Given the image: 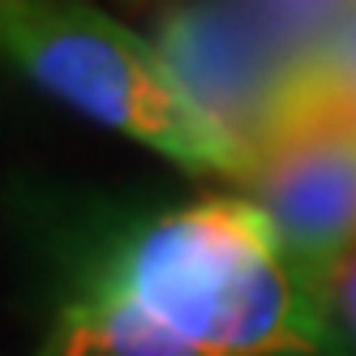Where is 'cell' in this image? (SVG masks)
I'll return each mask as SVG.
<instances>
[{
    "instance_id": "6da1fadb",
    "label": "cell",
    "mask_w": 356,
    "mask_h": 356,
    "mask_svg": "<svg viewBox=\"0 0 356 356\" xmlns=\"http://www.w3.org/2000/svg\"><path fill=\"white\" fill-rule=\"evenodd\" d=\"M90 284L223 356L339 352L335 318L305 292L253 197H197L138 223Z\"/></svg>"
},
{
    "instance_id": "8992f818",
    "label": "cell",
    "mask_w": 356,
    "mask_h": 356,
    "mask_svg": "<svg viewBox=\"0 0 356 356\" xmlns=\"http://www.w3.org/2000/svg\"><path fill=\"white\" fill-rule=\"evenodd\" d=\"M335 322H343V330H352L356 339V253L343 262L339 284H335Z\"/></svg>"
},
{
    "instance_id": "5b68a950",
    "label": "cell",
    "mask_w": 356,
    "mask_h": 356,
    "mask_svg": "<svg viewBox=\"0 0 356 356\" xmlns=\"http://www.w3.org/2000/svg\"><path fill=\"white\" fill-rule=\"evenodd\" d=\"M309 56L318 60V69L330 78V86H335L348 108L356 112V5L330 22V31L309 47Z\"/></svg>"
},
{
    "instance_id": "3957f363",
    "label": "cell",
    "mask_w": 356,
    "mask_h": 356,
    "mask_svg": "<svg viewBox=\"0 0 356 356\" xmlns=\"http://www.w3.org/2000/svg\"><path fill=\"white\" fill-rule=\"evenodd\" d=\"M270 215L305 292L335 318V284L356 253V112L309 52L279 78L241 181Z\"/></svg>"
},
{
    "instance_id": "277c9868",
    "label": "cell",
    "mask_w": 356,
    "mask_h": 356,
    "mask_svg": "<svg viewBox=\"0 0 356 356\" xmlns=\"http://www.w3.org/2000/svg\"><path fill=\"white\" fill-rule=\"evenodd\" d=\"M31 356H223L168 330L138 305L86 284L60 305Z\"/></svg>"
},
{
    "instance_id": "7a4b0ae2",
    "label": "cell",
    "mask_w": 356,
    "mask_h": 356,
    "mask_svg": "<svg viewBox=\"0 0 356 356\" xmlns=\"http://www.w3.org/2000/svg\"><path fill=\"white\" fill-rule=\"evenodd\" d=\"M0 56L52 99L185 172L245 181V146L193 104L159 43H146L90 0H0Z\"/></svg>"
}]
</instances>
